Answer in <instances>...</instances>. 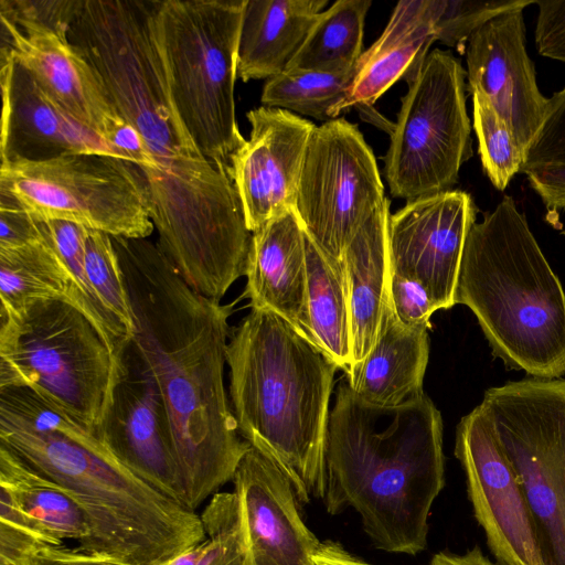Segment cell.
I'll return each instance as SVG.
<instances>
[{"mask_svg":"<svg viewBox=\"0 0 565 565\" xmlns=\"http://www.w3.org/2000/svg\"><path fill=\"white\" fill-rule=\"evenodd\" d=\"M68 41L151 156L143 177L158 246L190 287L221 301L246 274L253 233L228 172L202 154L174 106L158 0H83Z\"/></svg>","mask_w":565,"mask_h":565,"instance_id":"obj_1","label":"cell"},{"mask_svg":"<svg viewBox=\"0 0 565 565\" xmlns=\"http://www.w3.org/2000/svg\"><path fill=\"white\" fill-rule=\"evenodd\" d=\"M128 294L132 342L169 415L184 504L195 511L232 481L249 448L224 385L233 303L190 287L157 243L111 236Z\"/></svg>","mask_w":565,"mask_h":565,"instance_id":"obj_2","label":"cell"},{"mask_svg":"<svg viewBox=\"0 0 565 565\" xmlns=\"http://www.w3.org/2000/svg\"><path fill=\"white\" fill-rule=\"evenodd\" d=\"M0 447L75 500L89 530L82 550L160 565L205 537L195 511L138 478L97 433L30 388H0Z\"/></svg>","mask_w":565,"mask_h":565,"instance_id":"obj_3","label":"cell"},{"mask_svg":"<svg viewBox=\"0 0 565 565\" xmlns=\"http://www.w3.org/2000/svg\"><path fill=\"white\" fill-rule=\"evenodd\" d=\"M324 469L329 514L353 509L383 552L426 550L430 510L445 486L443 419L429 397L379 407L343 383L329 415Z\"/></svg>","mask_w":565,"mask_h":565,"instance_id":"obj_4","label":"cell"},{"mask_svg":"<svg viewBox=\"0 0 565 565\" xmlns=\"http://www.w3.org/2000/svg\"><path fill=\"white\" fill-rule=\"evenodd\" d=\"M239 435L279 466L299 503L322 500L324 443L338 367L281 317L252 309L226 347Z\"/></svg>","mask_w":565,"mask_h":565,"instance_id":"obj_5","label":"cell"},{"mask_svg":"<svg viewBox=\"0 0 565 565\" xmlns=\"http://www.w3.org/2000/svg\"><path fill=\"white\" fill-rule=\"evenodd\" d=\"M455 302L472 311L507 369L565 375V290L511 196L471 226Z\"/></svg>","mask_w":565,"mask_h":565,"instance_id":"obj_6","label":"cell"},{"mask_svg":"<svg viewBox=\"0 0 565 565\" xmlns=\"http://www.w3.org/2000/svg\"><path fill=\"white\" fill-rule=\"evenodd\" d=\"M247 0H159L158 28L174 106L202 154L230 174L245 142L235 110Z\"/></svg>","mask_w":565,"mask_h":565,"instance_id":"obj_7","label":"cell"},{"mask_svg":"<svg viewBox=\"0 0 565 565\" xmlns=\"http://www.w3.org/2000/svg\"><path fill=\"white\" fill-rule=\"evenodd\" d=\"M0 312V388H30L97 433L115 362L94 323L57 299Z\"/></svg>","mask_w":565,"mask_h":565,"instance_id":"obj_8","label":"cell"},{"mask_svg":"<svg viewBox=\"0 0 565 565\" xmlns=\"http://www.w3.org/2000/svg\"><path fill=\"white\" fill-rule=\"evenodd\" d=\"M0 206L41 220H66L110 236L148 238L153 230L147 182L130 160L65 153L0 167Z\"/></svg>","mask_w":565,"mask_h":565,"instance_id":"obj_9","label":"cell"},{"mask_svg":"<svg viewBox=\"0 0 565 565\" xmlns=\"http://www.w3.org/2000/svg\"><path fill=\"white\" fill-rule=\"evenodd\" d=\"M466 78L460 60L434 49L407 82L384 157L392 196L413 201L454 190L472 157Z\"/></svg>","mask_w":565,"mask_h":565,"instance_id":"obj_10","label":"cell"},{"mask_svg":"<svg viewBox=\"0 0 565 565\" xmlns=\"http://www.w3.org/2000/svg\"><path fill=\"white\" fill-rule=\"evenodd\" d=\"M491 418L525 491L545 565H565V377L488 388Z\"/></svg>","mask_w":565,"mask_h":565,"instance_id":"obj_11","label":"cell"},{"mask_svg":"<svg viewBox=\"0 0 565 565\" xmlns=\"http://www.w3.org/2000/svg\"><path fill=\"white\" fill-rule=\"evenodd\" d=\"M386 199L376 159L360 129L343 117L317 126L294 205L315 244L342 260L354 235Z\"/></svg>","mask_w":565,"mask_h":565,"instance_id":"obj_12","label":"cell"},{"mask_svg":"<svg viewBox=\"0 0 565 565\" xmlns=\"http://www.w3.org/2000/svg\"><path fill=\"white\" fill-rule=\"evenodd\" d=\"M455 456L466 475L475 518L498 563L545 565L519 475L480 404L457 425Z\"/></svg>","mask_w":565,"mask_h":565,"instance_id":"obj_13","label":"cell"},{"mask_svg":"<svg viewBox=\"0 0 565 565\" xmlns=\"http://www.w3.org/2000/svg\"><path fill=\"white\" fill-rule=\"evenodd\" d=\"M114 362L97 435L134 475L185 505L159 385L131 339L115 354Z\"/></svg>","mask_w":565,"mask_h":565,"instance_id":"obj_14","label":"cell"},{"mask_svg":"<svg viewBox=\"0 0 565 565\" xmlns=\"http://www.w3.org/2000/svg\"><path fill=\"white\" fill-rule=\"evenodd\" d=\"M476 215L472 196L461 190L407 201L390 215L392 271L423 284L438 309L456 305L462 253Z\"/></svg>","mask_w":565,"mask_h":565,"instance_id":"obj_15","label":"cell"},{"mask_svg":"<svg viewBox=\"0 0 565 565\" xmlns=\"http://www.w3.org/2000/svg\"><path fill=\"white\" fill-rule=\"evenodd\" d=\"M248 139L232 154L230 177L253 233L294 210L312 121L280 108L260 106L246 114Z\"/></svg>","mask_w":565,"mask_h":565,"instance_id":"obj_16","label":"cell"},{"mask_svg":"<svg viewBox=\"0 0 565 565\" xmlns=\"http://www.w3.org/2000/svg\"><path fill=\"white\" fill-rule=\"evenodd\" d=\"M524 8L484 22L470 36L465 53L467 90L490 102L525 153L544 121L550 98L540 92L525 49Z\"/></svg>","mask_w":565,"mask_h":565,"instance_id":"obj_17","label":"cell"},{"mask_svg":"<svg viewBox=\"0 0 565 565\" xmlns=\"http://www.w3.org/2000/svg\"><path fill=\"white\" fill-rule=\"evenodd\" d=\"M232 482L247 565H316L320 541L305 523L295 490L271 457L250 445Z\"/></svg>","mask_w":565,"mask_h":565,"instance_id":"obj_18","label":"cell"},{"mask_svg":"<svg viewBox=\"0 0 565 565\" xmlns=\"http://www.w3.org/2000/svg\"><path fill=\"white\" fill-rule=\"evenodd\" d=\"M0 20L1 47L12 54L56 105L109 143L110 136L125 120L95 68L68 38L36 24L13 23L3 17Z\"/></svg>","mask_w":565,"mask_h":565,"instance_id":"obj_19","label":"cell"},{"mask_svg":"<svg viewBox=\"0 0 565 565\" xmlns=\"http://www.w3.org/2000/svg\"><path fill=\"white\" fill-rule=\"evenodd\" d=\"M1 163L43 161L65 153L93 152L129 160L71 117L1 47Z\"/></svg>","mask_w":565,"mask_h":565,"instance_id":"obj_20","label":"cell"},{"mask_svg":"<svg viewBox=\"0 0 565 565\" xmlns=\"http://www.w3.org/2000/svg\"><path fill=\"white\" fill-rule=\"evenodd\" d=\"M245 276L252 309L276 313L310 340L306 234L294 210L253 232Z\"/></svg>","mask_w":565,"mask_h":565,"instance_id":"obj_21","label":"cell"},{"mask_svg":"<svg viewBox=\"0 0 565 565\" xmlns=\"http://www.w3.org/2000/svg\"><path fill=\"white\" fill-rule=\"evenodd\" d=\"M434 41L431 0L399 1L383 33L358 61L355 76L331 109V119L353 107H371L398 79L408 82Z\"/></svg>","mask_w":565,"mask_h":565,"instance_id":"obj_22","label":"cell"},{"mask_svg":"<svg viewBox=\"0 0 565 565\" xmlns=\"http://www.w3.org/2000/svg\"><path fill=\"white\" fill-rule=\"evenodd\" d=\"M390 215V201L386 199L361 226L342 257L351 310L352 366L347 375L370 354L387 313L393 309Z\"/></svg>","mask_w":565,"mask_h":565,"instance_id":"obj_23","label":"cell"},{"mask_svg":"<svg viewBox=\"0 0 565 565\" xmlns=\"http://www.w3.org/2000/svg\"><path fill=\"white\" fill-rule=\"evenodd\" d=\"M429 358L428 328L405 327L387 313L381 333L363 363L347 375L354 394L367 404L396 407L424 395Z\"/></svg>","mask_w":565,"mask_h":565,"instance_id":"obj_24","label":"cell"},{"mask_svg":"<svg viewBox=\"0 0 565 565\" xmlns=\"http://www.w3.org/2000/svg\"><path fill=\"white\" fill-rule=\"evenodd\" d=\"M328 0H247L238 44L237 76L269 79L285 72Z\"/></svg>","mask_w":565,"mask_h":565,"instance_id":"obj_25","label":"cell"},{"mask_svg":"<svg viewBox=\"0 0 565 565\" xmlns=\"http://www.w3.org/2000/svg\"><path fill=\"white\" fill-rule=\"evenodd\" d=\"M306 234L310 340L345 375L351 360V310L342 260L324 254Z\"/></svg>","mask_w":565,"mask_h":565,"instance_id":"obj_26","label":"cell"},{"mask_svg":"<svg viewBox=\"0 0 565 565\" xmlns=\"http://www.w3.org/2000/svg\"><path fill=\"white\" fill-rule=\"evenodd\" d=\"M0 311L7 313L38 300L57 299L76 306L88 318L73 275L44 235L40 242L0 248Z\"/></svg>","mask_w":565,"mask_h":565,"instance_id":"obj_27","label":"cell"},{"mask_svg":"<svg viewBox=\"0 0 565 565\" xmlns=\"http://www.w3.org/2000/svg\"><path fill=\"white\" fill-rule=\"evenodd\" d=\"M0 489L6 490L55 545L71 540L83 547L89 536L85 515L57 482L0 447Z\"/></svg>","mask_w":565,"mask_h":565,"instance_id":"obj_28","label":"cell"},{"mask_svg":"<svg viewBox=\"0 0 565 565\" xmlns=\"http://www.w3.org/2000/svg\"><path fill=\"white\" fill-rule=\"evenodd\" d=\"M371 0H338L319 13L287 70L347 72L363 54V31Z\"/></svg>","mask_w":565,"mask_h":565,"instance_id":"obj_29","label":"cell"},{"mask_svg":"<svg viewBox=\"0 0 565 565\" xmlns=\"http://www.w3.org/2000/svg\"><path fill=\"white\" fill-rule=\"evenodd\" d=\"M354 76L355 67L339 73L286 70L265 82L260 103L327 122L332 120L330 111L343 98Z\"/></svg>","mask_w":565,"mask_h":565,"instance_id":"obj_30","label":"cell"},{"mask_svg":"<svg viewBox=\"0 0 565 565\" xmlns=\"http://www.w3.org/2000/svg\"><path fill=\"white\" fill-rule=\"evenodd\" d=\"M200 516L205 537L160 565H247L234 491L215 493Z\"/></svg>","mask_w":565,"mask_h":565,"instance_id":"obj_31","label":"cell"},{"mask_svg":"<svg viewBox=\"0 0 565 565\" xmlns=\"http://www.w3.org/2000/svg\"><path fill=\"white\" fill-rule=\"evenodd\" d=\"M472 104L483 171L494 188L504 191L523 167L524 150L486 97L473 94Z\"/></svg>","mask_w":565,"mask_h":565,"instance_id":"obj_32","label":"cell"},{"mask_svg":"<svg viewBox=\"0 0 565 565\" xmlns=\"http://www.w3.org/2000/svg\"><path fill=\"white\" fill-rule=\"evenodd\" d=\"M85 270L88 282L99 302L132 337L134 320L130 303L110 235L88 230Z\"/></svg>","mask_w":565,"mask_h":565,"instance_id":"obj_33","label":"cell"},{"mask_svg":"<svg viewBox=\"0 0 565 565\" xmlns=\"http://www.w3.org/2000/svg\"><path fill=\"white\" fill-rule=\"evenodd\" d=\"M532 3V0H431L435 39L462 54L472 33L484 22L504 11Z\"/></svg>","mask_w":565,"mask_h":565,"instance_id":"obj_34","label":"cell"},{"mask_svg":"<svg viewBox=\"0 0 565 565\" xmlns=\"http://www.w3.org/2000/svg\"><path fill=\"white\" fill-rule=\"evenodd\" d=\"M55 546L13 498L0 489V565H34L39 553Z\"/></svg>","mask_w":565,"mask_h":565,"instance_id":"obj_35","label":"cell"},{"mask_svg":"<svg viewBox=\"0 0 565 565\" xmlns=\"http://www.w3.org/2000/svg\"><path fill=\"white\" fill-rule=\"evenodd\" d=\"M565 169V87L550 98L544 121L529 146L520 172Z\"/></svg>","mask_w":565,"mask_h":565,"instance_id":"obj_36","label":"cell"},{"mask_svg":"<svg viewBox=\"0 0 565 565\" xmlns=\"http://www.w3.org/2000/svg\"><path fill=\"white\" fill-rule=\"evenodd\" d=\"M83 0H0V17L13 23L26 22L68 38Z\"/></svg>","mask_w":565,"mask_h":565,"instance_id":"obj_37","label":"cell"},{"mask_svg":"<svg viewBox=\"0 0 565 565\" xmlns=\"http://www.w3.org/2000/svg\"><path fill=\"white\" fill-rule=\"evenodd\" d=\"M390 292L393 312L399 323L409 328H430V317L439 309L423 284L392 271Z\"/></svg>","mask_w":565,"mask_h":565,"instance_id":"obj_38","label":"cell"},{"mask_svg":"<svg viewBox=\"0 0 565 565\" xmlns=\"http://www.w3.org/2000/svg\"><path fill=\"white\" fill-rule=\"evenodd\" d=\"M539 8L535 28L537 52L565 62V0H535Z\"/></svg>","mask_w":565,"mask_h":565,"instance_id":"obj_39","label":"cell"},{"mask_svg":"<svg viewBox=\"0 0 565 565\" xmlns=\"http://www.w3.org/2000/svg\"><path fill=\"white\" fill-rule=\"evenodd\" d=\"M43 234L38 220L30 213L0 206V248H11L40 242Z\"/></svg>","mask_w":565,"mask_h":565,"instance_id":"obj_40","label":"cell"},{"mask_svg":"<svg viewBox=\"0 0 565 565\" xmlns=\"http://www.w3.org/2000/svg\"><path fill=\"white\" fill-rule=\"evenodd\" d=\"M34 565H129L118 558L102 553H94L79 547L64 545L43 548Z\"/></svg>","mask_w":565,"mask_h":565,"instance_id":"obj_41","label":"cell"},{"mask_svg":"<svg viewBox=\"0 0 565 565\" xmlns=\"http://www.w3.org/2000/svg\"><path fill=\"white\" fill-rule=\"evenodd\" d=\"M530 186L550 211L565 209V169H542L526 174Z\"/></svg>","mask_w":565,"mask_h":565,"instance_id":"obj_42","label":"cell"},{"mask_svg":"<svg viewBox=\"0 0 565 565\" xmlns=\"http://www.w3.org/2000/svg\"><path fill=\"white\" fill-rule=\"evenodd\" d=\"M316 565H373L349 552L337 541H320L315 554Z\"/></svg>","mask_w":565,"mask_h":565,"instance_id":"obj_43","label":"cell"},{"mask_svg":"<svg viewBox=\"0 0 565 565\" xmlns=\"http://www.w3.org/2000/svg\"><path fill=\"white\" fill-rule=\"evenodd\" d=\"M429 565H494L483 555L479 546L467 551L465 554H455L447 551L438 552L433 556Z\"/></svg>","mask_w":565,"mask_h":565,"instance_id":"obj_44","label":"cell"}]
</instances>
